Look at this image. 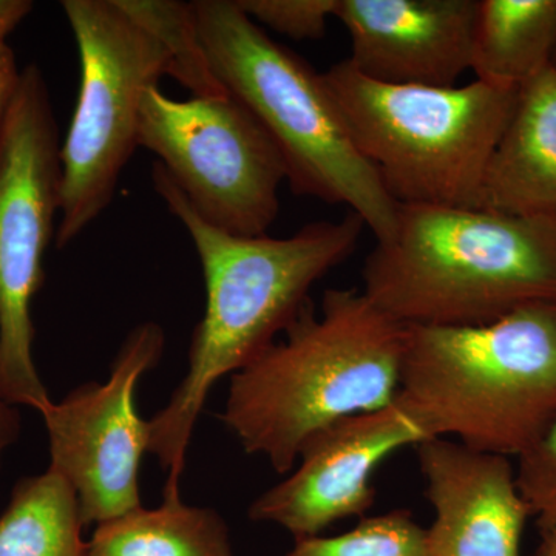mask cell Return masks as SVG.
Returning a JSON list of instances; mask_svg holds the SVG:
<instances>
[{
	"label": "cell",
	"mask_w": 556,
	"mask_h": 556,
	"mask_svg": "<svg viewBox=\"0 0 556 556\" xmlns=\"http://www.w3.org/2000/svg\"><path fill=\"white\" fill-rule=\"evenodd\" d=\"M152 178L188 230L206 281V311L190 342L188 372L149 420V453L167 471L163 496L175 497L212 388L285 334L308 305L314 285L353 254L365 225L350 212L339 222L311 223L287 239L232 236L204 222L160 163Z\"/></svg>",
	"instance_id": "cell-1"
},
{
	"label": "cell",
	"mask_w": 556,
	"mask_h": 556,
	"mask_svg": "<svg viewBox=\"0 0 556 556\" xmlns=\"http://www.w3.org/2000/svg\"><path fill=\"white\" fill-rule=\"evenodd\" d=\"M405 338L407 327L364 291L328 289L320 313L309 302L283 338L230 376L219 419L244 452L288 473L317 431L396 401Z\"/></svg>",
	"instance_id": "cell-2"
},
{
	"label": "cell",
	"mask_w": 556,
	"mask_h": 556,
	"mask_svg": "<svg viewBox=\"0 0 556 556\" xmlns=\"http://www.w3.org/2000/svg\"><path fill=\"white\" fill-rule=\"evenodd\" d=\"M364 294L405 327H477L556 302V217L397 206L365 260Z\"/></svg>",
	"instance_id": "cell-3"
},
{
	"label": "cell",
	"mask_w": 556,
	"mask_h": 556,
	"mask_svg": "<svg viewBox=\"0 0 556 556\" xmlns=\"http://www.w3.org/2000/svg\"><path fill=\"white\" fill-rule=\"evenodd\" d=\"M396 401L430 439L518 457L556 416V302L477 327H407Z\"/></svg>",
	"instance_id": "cell-4"
},
{
	"label": "cell",
	"mask_w": 556,
	"mask_h": 556,
	"mask_svg": "<svg viewBox=\"0 0 556 556\" xmlns=\"http://www.w3.org/2000/svg\"><path fill=\"white\" fill-rule=\"evenodd\" d=\"M192 9L212 73L280 150L292 192L343 204L376 243L391 239L397 204L354 144L324 73L278 46L236 0H197Z\"/></svg>",
	"instance_id": "cell-5"
},
{
	"label": "cell",
	"mask_w": 556,
	"mask_h": 556,
	"mask_svg": "<svg viewBox=\"0 0 556 556\" xmlns=\"http://www.w3.org/2000/svg\"><path fill=\"white\" fill-rule=\"evenodd\" d=\"M324 79L358 152L397 206L478 207L519 90L481 80L390 86L365 78L348 61Z\"/></svg>",
	"instance_id": "cell-6"
},
{
	"label": "cell",
	"mask_w": 556,
	"mask_h": 556,
	"mask_svg": "<svg viewBox=\"0 0 556 556\" xmlns=\"http://www.w3.org/2000/svg\"><path fill=\"white\" fill-rule=\"evenodd\" d=\"M78 43V104L61 146L56 248L72 243L112 203L124 167L138 148L146 90L169 75V56L116 0L61 3Z\"/></svg>",
	"instance_id": "cell-7"
},
{
	"label": "cell",
	"mask_w": 556,
	"mask_h": 556,
	"mask_svg": "<svg viewBox=\"0 0 556 556\" xmlns=\"http://www.w3.org/2000/svg\"><path fill=\"white\" fill-rule=\"evenodd\" d=\"M60 207L61 142L49 87L27 65L0 135V393L39 413L51 399L33 358L31 305Z\"/></svg>",
	"instance_id": "cell-8"
},
{
	"label": "cell",
	"mask_w": 556,
	"mask_h": 556,
	"mask_svg": "<svg viewBox=\"0 0 556 556\" xmlns=\"http://www.w3.org/2000/svg\"><path fill=\"white\" fill-rule=\"evenodd\" d=\"M138 146L159 156L190 206L214 228L258 237L276 222L285 161L230 94L178 101L149 87L139 110Z\"/></svg>",
	"instance_id": "cell-9"
},
{
	"label": "cell",
	"mask_w": 556,
	"mask_h": 556,
	"mask_svg": "<svg viewBox=\"0 0 556 556\" xmlns=\"http://www.w3.org/2000/svg\"><path fill=\"white\" fill-rule=\"evenodd\" d=\"M163 328L131 329L104 383H84L42 412L50 467L78 495L84 525H101L142 507L141 457L149 453V420L137 412L139 379L160 364Z\"/></svg>",
	"instance_id": "cell-10"
},
{
	"label": "cell",
	"mask_w": 556,
	"mask_h": 556,
	"mask_svg": "<svg viewBox=\"0 0 556 556\" xmlns=\"http://www.w3.org/2000/svg\"><path fill=\"white\" fill-rule=\"evenodd\" d=\"M427 439L397 401L343 417L306 441L294 473L262 493L249 518L281 527L298 540L318 536L336 522L367 514L375 506L372 478L380 464Z\"/></svg>",
	"instance_id": "cell-11"
},
{
	"label": "cell",
	"mask_w": 556,
	"mask_h": 556,
	"mask_svg": "<svg viewBox=\"0 0 556 556\" xmlns=\"http://www.w3.org/2000/svg\"><path fill=\"white\" fill-rule=\"evenodd\" d=\"M479 0H339L351 67L390 86L455 87L471 68Z\"/></svg>",
	"instance_id": "cell-12"
},
{
	"label": "cell",
	"mask_w": 556,
	"mask_h": 556,
	"mask_svg": "<svg viewBox=\"0 0 556 556\" xmlns=\"http://www.w3.org/2000/svg\"><path fill=\"white\" fill-rule=\"evenodd\" d=\"M415 448L434 511L428 555L519 556L532 514L510 459L447 438L427 439Z\"/></svg>",
	"instance_id": "cell-13"
},
{
	"label": "cell",
	"mask_w": 556,
	"mask_h": 556,
	"mask_svg": "<svg viewBox=\"0 0 556 556\" xmlns=\"http://www.w3.org/2000/svg\"><path fill=\"white\" fill-rule=\"evenodd\" d=\"M479 208L556 217V72L519 89L517 105L486 166Z\"/></svg>",
	"instance_id": "cell-14"
},
{
	"label": "cell",
	"mask_w": 556,
	"mask_h": 556,
	"mask_svg": "<svg viewBox=\"0 0 556 556\" xmlns=\"http://www.w3.org/2000/svg\"><path fill=\"white\" fill-rule=\"evenodd\" d=\"M556 0H479L471 68L477 80L519 90L551 67Z\"/></svg>",
	"instance_id": "cell-15"
},
{
	"label": "cell",
	"mask_w": 556,
	"mask_h": 556,
	"mask_svg": "<svg viewBox=\"0 0 556 556\" xmlns=\"http://www.w3.org/2000/svg\"><path fill=\"white\" fill-rule=\"evenodd\" d=\"M87 556H233V551L222 515L188 506L179 496L101 522L87 543Z\"/></svg>",
	"instance_id": "cell-16"
},
{
	"label": "cell",
	"mask_w": 556,
	"mask_h": 556,
	"mask_svg": "<svg viewBox=\"0 0 556 556\" xmlns=\"http://www.w3.org/2000/svg\"><path fill=\"white\" fill-rule=\"evenodd\" d=\"M84 527L75 489L49 467L13 486L0 517V556H87Z\"/></svg>",
	"instance_id": "cell-17"
},
{
	"label": "cell",
	"mask_w": 556,
	"mask_h": 556,
	"mask_svg": "<svg viewBox=\"0 0 556 556\" xmlns=\"http://www.w3.org/2000/svg\"><path fill=\"white\" fill-rule=\"evenodd\" d=\"M121 10L142 30L159 40L169 56V75L193 97L229 94L215 78L193 17L192 2L177 0H116Z\"/></svg>",
	"instance_id": "cell-18"
},
{
	"label": "cell",
	"mask_w": 556,
	"mask_h": 556,
	"mask_svg": "<svg viewBox=\"0 0 556 556\" xmlns=\"http://www.w3.org/2000/svg\"><path fill=\"white\" fill-rule=\"evenodd\" d=\"M285 556H430L427 529L407 510L365 518L338 536L298 540Z\"/></svg>",
	"instance_id": "cell-19"
},
{
	"label": "cell",
	"mask_w": 556,
	"mask_h": 556,
	"mask_svg": "<svg viewBox=\"0 0 556 556\" xmlns=\"http://www.w3.org/2000/svg\"><path fill=\"white\" fill-rule=\"evenodd\" d=\"M517 482L540 530L556 529V416L518 456Z\"/></svg>",
	"instance_id": "cell-20"
},
{
	"label": "cell",
	"mask_w": 556,
	"mask_h": 556,
	"mask_svg": "<svg viewBox=\"0 0 556 556\" xmlns=\"http://www.w3.org/2000/svg\"><path fill=\"white\" fill-rule=\"evenodd\" d=\"M255 24L289 39H320L339 0H236Z\"/></svg>",
	"instance_id": "cell-21"
},
{
	"label": "cell",
	"mask_w": 556,
	"mask_h": 556,
	"mask_svg": "<svg viewBox=\"0 0 556 556\" xmlns=\"http://www.w3.org/2000/svg\"><path fill=\"white\" fill-rule=\"evenodd\" d=\"M21 73L22 70L17 67L13 50L7 46V42H0V135L20 86Z\"/></svg>",
	"instance_id": "cell-22"
},
{
	"label": "cell",
	"mask_w": 556,
	"mask_h": 556,
	"mask_svg": "<svg viewBox=\"0 0 556 556\" xmlns=\"http://www.w3.org/2000/svg\"><path fill=\"white\" fill-rule=\"evenodd\" d=\"M22 422L17 407L11 405L0 393V468L7 450L21 437Z\"/></svg>",
	"instance_id": "cell-23"
},
{
	"label": "cell",
	"mask_w": 556,
	"mask_h": 556,
	"mask_svg": "<svg viewBox=\"0 0 556 556\" xmlns=\"http://www.w3.org/2000/svg\"><path fill=\"white\" fill-rule=\"evenodd\" d=\"M33 7L30 0H0V42H7L11 33L31 13Z\"/></svg>",
	"instance_id": "cell-24"
},
{
	"label": "cell",
	"mask_w": 556,
	"mask_h": 556,
	"mask_svg": "<svg viewBox=\"0 0 556 556\" xmlns=\"http://www.w3.org/2000/svg\"><path fill=\"white\" fill-rule=\"evenodd\" d=\"M535 556H556V529L541 530Z\"/></svg>",
	"instance_id": "cell-25"
},
{
	"label": "cell",
	"mask_w": 556,
	"mask_h": 556,
	"mask_svg": "<svg viewBox=\"0 0 556 556\" xmlns=\"http://www.w3.org/2000/svg\"><path fill=\"white\" fill-rule=\"evenodd\" d=\"M551 67L555 70L556 72V49H555V53H554V56H552V64H551Z\"/></svg>",
	"instance_id": "cell-26"
}]
</instances>
